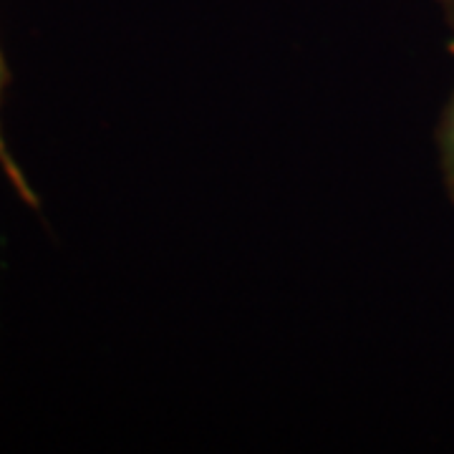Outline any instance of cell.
Segmentation results:
<instances>
[{
	"label": "cell",
	"instance_id": "6da1fadb",
	"mask_svg": "<svg viewBox=\"0 0 454 454\" xmlns=\"http://www.w3.org/2000/svg\"><path fill=\"white\" fill-rule=\"evenodd\" d=\"M444 11V20L452 31V41H450V51L454 53V0H437ZM437 146H439V162H442V175H444V187L447 195L454 202V91L437 127Z\"/></svg>",
	"mask_w": 454,
	"mask_h": 454
},
{
	"label": "cell",
	"instance_id": "7a4b0ae2",
	"mask_svg": "<svg viewBox=\"0 0 454 454\" xmlns=\"http://www.w3.org/2000/svg\"><path fill=\"white\" fill-rule=\"evenodd\" d=\"M8 83H11V71H8L5 56H3V51H0V106H3V94H5ZM0 169H3V175L8 177V182L13 184V190L18 192V197H20V200H23L28 207H38V195L33 192V187L28 184L26 175H23L20 164L13 160L11 149H8V145H5V137H3V124H0Z\"/></svg>",
	"mask_w": 454,
	"mask_h": 454
}]
</instances>
